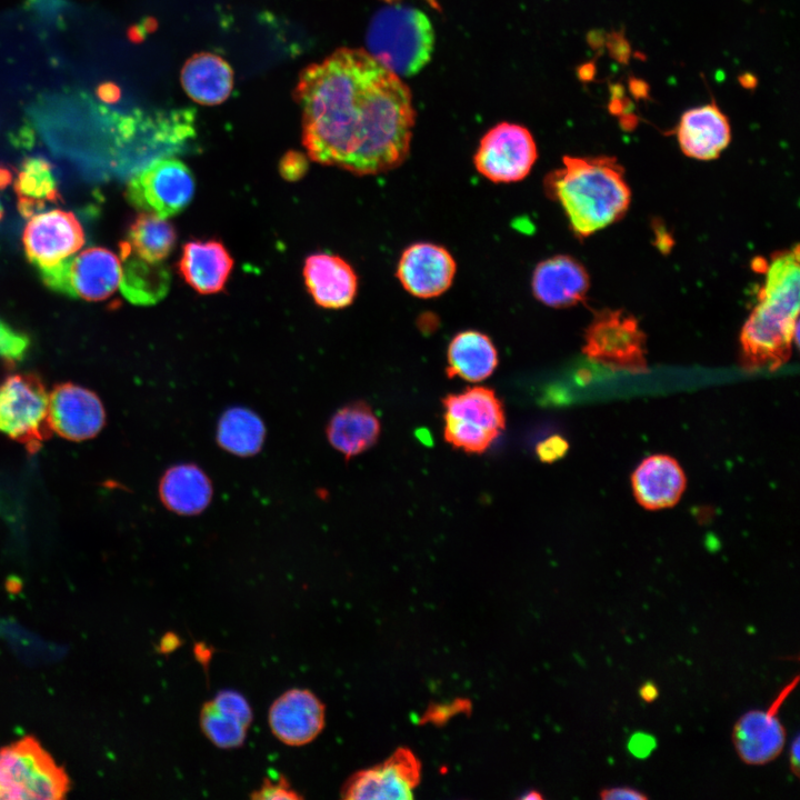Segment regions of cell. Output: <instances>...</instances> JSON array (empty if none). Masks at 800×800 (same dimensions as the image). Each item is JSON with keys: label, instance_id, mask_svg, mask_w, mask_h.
<instances>
[{"label": "cell", "instance_id": "1", "mask_svg": "<svg viewBox=\"0 0 800 800\" xmlns=\"http://www.w3.org/2000/svg\"><path fill=\"white\" fill-rule=\"evenodd\" d=\"M296 98L312 160L358 176L406 160L414 124L410 90L367 50L342 48L306 68Z\"/></svg>", "mask_w": 800, "mask_h": 800}, {"label": "cell", "instance_id": "2", "mask_svg": "<svg viewBox=\"0 0 800 800\" xmlns=\"http://www.w3.org/2000/svg\"><path fill=\"white\" fill-rule=\"evenodd\" d=\"M799 288L798 247L778 252L766 267L758 303L741 330L744 368L774 370L789 359L798 337Z\"/></svg>", "mask_w": 800, "mask_h": 800}, {"label": "cell", "instance_id": "3", "mask_svg": "<svg viewBox=\"0 0 800 800\" xmlns=\"http://www.w3.org/2000/svg\"><path fill=\"white\" fill-rule=\"evenodd\" d=\"M544 184L579 237L616 222L630 204L631 192L623 169L609 157H564L563 167L552 171Z\"/></svg>", "mask_w": 800, "mask_h": 800}, {"label": "cell", "instance_id": "4", "mask_svg": "<svg viewBox=\"0 0 800 800\" xmlns=\"http://www.w3.org/2000/svg\"><path fill=\"white\" fill-rule=\"evenodd\" d=\"M367 51L380 64L408 77L430 60L434 33L428 17L411 7L394 4L378 11L367 36Z\"/></svg>", "mask_w": 800, "mask_h": 800}, {"label": "cell", "instance_id": "5", "mask_svg": "<svg viewBox=\"0 0 800 800\" xmlns=\"http://www.w3.org/2000/svg\"><path fill=\"white\" fill-rule=\"evenodd\" d=\"M69 791L68 773L37 738L0 748V800H59Z\"/></svg>", "mask_w": 800, "mask_h": 800}, {"label": "cell", "instance_id": "6", "mask_svg": "<svg viewBox=\"0 0 800 800\" xmlns=\"http://www.w3.org/2000/svg\"><path fill=\"white\" fill-rule=\"evenodd\" d=\"M444 439L468 453H482L506 427L501 401L487 387H472L442 400Z\"/></svg>", "mask_w": 800, "mask_h": 800}, {"label": "cell", "instance_id": "7", "mask_svg": "<svg viewBox=\"0 0 800 800\" xmlns=\"http://www.w3.org/2000/svg\"><path fill=\"white\" fill-rule=\"evenodd\" d=\"M0 432L36 451L52 433L49 393L33 373H17L0 383Z\"/></svg>", "mask_w": 800, "mask_h": 800}, {"label": "cell", "instance_id": "8", "mask_svg": "<svg viewBox=\"0 0 800 800\" xmlns=\"http://www.w3.org/2000/svg\"><path fill=\"white\" fill-rule=\"evenodd\" d=\"M194 194V178L182 161L158 159L128 182L127 200L142 212L167 219L183 211Z\"/></svg>", "mask_w": 800, "mask_h": 800}, {"label": "cell", "instance_id": "9", "mask_svg": "<svg viewBox=\"0 0 800 800\" xmlns=\"http://www.w3.org/2000/svg\"><path fill=\"white\" fill-rule=\"evenodd\" d=\"M39 271L52 290L88 301L109 298L120 286L122 277L119 258L99 247L88 248L52 268Z\"/></svg>", "mask_w": 800, "mask_h": 800}, {"label": "cell", "instance_id": "10", "mask_svg": "<svg viewBox=\"0 0 800 800\" xmlns=\"http://www.w3.org/2000/svg\"><path fill=\"white\" fill-rule=\"evenodd\" d=\"M584 340L583 352L594 361L633 372L647 370L644 334L623 311L597 313Z\"/></svg>", "mask_w": 800, "mask_h": 800}, {"label": "cell", "instance_id": "11", "mask_svg": "<svg viewBox=\"0 0 800 800\" xmlns=\"http://www.w3.org/2000/svg\"><path fill=\"white\" fill-rule=\"evenodd\" d=\"M537 157L530 131L520 124L503 122L482 137L473 162L478 172L493 182H516L529 174Z\"/></svg>", "mask_w": 800, "mask_h": 800}, {"label": "cell", "instance_id": "12", "mask_svg": "<svg viewBox=\"0 0 800 800\" xmlns=\"http://www.w3.org/2000/svg\"><path fill=\"white\" fill-rule=\"evenodd\" d=\"M421 778V763L406 747L396 749L374 767L357 771L341 788L348 800H408Z\"/></svg>", "mask_w": 800, "mask_h": 800}, {"label": "cell", "instance_id": "13", "mask_svg": "<svg viewBox=\"0 0 800 800\" xmlns=\"http://www.w3.org/2000/svg\"><path fill=\"white\" fill-rule=\"evenodd\" d=\"M22 242L29 261L43 270L76 254L84 234L73 213L52 209L29 217Z\"/></svg>", "mask_w": 800, "mask_h": 800}, {"label": "cell", "instance_id": "14", "mask_svg": "<svg viewBox=\"0 0 800 800\" xmlns=\"http://www.w3.org/2000/svg\"><path fill=\"white\" fill-rule=\"evenodd\" d=\"M797 681L798 677L783 688L767 710H749L736 721L732 743L738 757L746 764L763 766L776 760L782 752L787 732L777 713Z\"/></svg>", "mask_w": 800, "mask_h": 800}, {"label": "cell", "instance_id": "15", "mask_svg": "<svg viewBox=\"0 0 800 800\" xmlns=\"http://www.w3.org/2000/svg\"><path fill=\"white\" fill-rule=\"evenodd\" d=\"M49 423L52 432L67 440H88L104 427V407L93 391L72 382L59 383L49 393Z\"/></svg>", "mask_w": 800, "mask_h": 800}, {"label": "cell", "instance_id": "16", "mask_svg": "<svg viewBox=\"0 0 800 800\" xmlns=\"http://www.w3.org/2000/svg\"><path fill=\"white\" fill-rule=\"evenodd\" d=\"M268 724L282 743L300 747L312 742L326 724V707L309 689L292 688L270 706Z\"/></svg>", "mask_w": 800, "mask_h": 800}, {"label": "cell", "instance_id": "17", "mask_svg": "<svg viewBox=\"0 0 800 800\" xmlns=\"http://www.w3.org/2000/svg\"><path fill=\"white\" fill-rule=\"evenodd\" d=\"M457 264L450 252L438 244L417 242L401 254L397 277L410 294L434 298L452 284Z\"/></svg>", "mask_w": 800, "mask_h": 800}, {"label": "cell", "instance_id": "18", "mask_svg": "<svg viewBox=\"0 0 800 800\" xmlns=\"http://www.w3.org/2000/svg\"><path fill=\"white\" fill-rule=\"evenodd\" d=\"M308 292L319 307L342 309L350 306L358 291V276L341 257L313 253L303 266Z\"/></svg>", "mask_w": 800, "mask_h": 800}, {"label": "cell", "instance_id": "19", "mask_svg": "<svg viewBox=\"0 0 800 800\" xmlns=\"http://www.w3.org/2000/svg\"><path fill=\"white\" fill-rule=\"evenodd\" d=\"M677 139L686 156L712 160L730 143V123L716 102H710L689 109L681 116Z\"/></svg>", "mask_w": 800, "mask_h": 800}, {"label": "cell", "instance_id": "20", "mask_svg": "<svg viewBox=\"0 0 800 800\" xmlns=\"http://www.w3.org/2000/svg\"><path fill=\"white\" fill-rule=\"evenodd\" d=\"M584 267L569 256H554L537 264L532 291L542 303L553 308L573 306L583 300L589 289Z\"/></svg>", "mask_w": 800, "mask_h": 800}, {"label": "cell", "instance_id": "21", "mask_svg": "<svg viewBox=\"0 0 800 800\" xmlns=\"http://www.w3.org/2000/svg\"><path fill=\"white\" fill-rule=\"evenodd\" d=\"M631 482L639 504L649 510H659L679 501L686 488V476L676 459L654 454L637 467Z\"/></svg>", "mask_w": 800, "mask_h": 800}, {"label": "cell", "instance_id": "22", "mask_svg": "<svg viewBox=\"0 0 800 800\" xmlns=\"http://www.w3.org/2000/svg\"><path fill=\"white\" fill-rule=\"evenodd\" d=\"M232 268V257L223 243L216 240L184 243L178 262L183 280L200 294L222 291Z\"/></svg>", "mask_w": 800, "mask_h": 800}, {"label": "cell", "instance_id": "23", "mask_svg": "<svg viewBox=\"0 0 800 800\" xmlns=\"http://www.w3.org/2000/svg\"><path fill=\"white\" fill-rule=\"evenodd\" d=\"M181 84L189 98L204 106L223 102L233 87V71L220 56L202 52L192 56L181 70Z\"/></svg>", "mask_w": 800, "mask_h": 800}, {"label": "cell", "instance_id": "24", "mask_svg": "<svg viewBox=\"0 0 800 800\" xmlns=\"http://www.w3.org/2000/svg\"><path fill=\"white\" fill-rule=\"evenodd\" d=\"M381 426L372 409L363 401L339 409L329 421L327 436L330 444L346 458L357 456L372 447Z\"/></svg>", "mask_w": 800, "mask_h": 800}, {"label": "cell", "instance_id": "25", "mask_svg": "<svg viewBox=\"0 0 800 800\" xmlns=\"http://www.w3.org/2000/svg\"><path fill=\"white\" fill-rule=\"evenodd\" d=\"M159 493L168 509L179 514L192 516L208 507L212 498V486L199 467L181 463L164 472Z\"/></svg>", "mask_w": 800, "mask_h": 800}, {"label": "cell", "instance_id": "26", "mask_svg": "<svg viewBox=\"0 0 800 800\" xmlns=\"http://www.w3.org/2000/svg\"><path fill=\"white\" fill-rule=\"evenodd\" d=\"M447 374L479 382L492 374L498 366V352L491 339L476 330L457 333L447 351Z\"/></svg>", "mask_w": 800, "mask_h": 800}, {"label": "cell", "instance_id": "27", "mask_svg": "<svg viewBox=\"0 0 800 800\" xmlns=\"http://www.w3.org/2000/svg\"><path fill=\"white\" fill-rule=\"evenodd\" d=\"M123 261L120 288L132 303L149 306L163 299L170 288L169 269L160 262H149L130 252L124 242L120 244Z\"/></svg>", "mask_w": 800, "mask_h": 800}, {"label": "cell", "instance_id": "28", "mask_svg": "<svg viewBox=\"0 0 800 800\" xmlns=\"http://www.w3.org/2000/svg\"><path fill=\"white\" fill-rule=\"evenodd\" d=\"M266 428L259 416L250 409L233 407L223 412L217 428V440L228 452L240 457L260 451Z\"/></svg>", "mask_w": 800, "mask_h": 800}, {"label": "cell", "instance_id": "29", "mask_svg": "<svg viewBox=\"0 0 800 800\" xmlns=\"http://www.w3.org/2000/svg\"><path fill=\"white\" fill-rule=\"evenodd\" d=\"M174 227L156 214L141 212L131 223L127 240L131 253L149 262H161L174 248Z\"/></svg>", "mask_w": 800, "mask_h": 800}, {"label": "cell", "instance_id": "30", "mask_svg": "<svg viewBox=\"0 0 800 800\" xmlns=\"http://www.w3.org/2000/svg\"><path fill=\"white\" fill-rule=\"evenodd\" d=\"M14 189L19 196V210L30 217L47 201L59 199L57 181L51 166L41 158L27 159L18 171Z\"/></svg>", "mask_w": 800, "mask_h": 800}, {"label": "cell", "instance_id": "31", "mask_svg": "<svg viewBox=\"0 0 800 800\" xmlns=\"http://www.w3.org/2000/svg\"><path fill=\"white\" fill-rule=\"evenodd\" d=\"M199 723L204 737L220 749H233L242 746L249 728L218 708L212 700L202 704Z\"/></svg>", "mask_w": 800, "mask_h": 800}, {"label": "cell", "instance_id": "32", "mask_svg": "<svg viewBox=\"0 0 800 800\" xmlns=\"http://www.w3.org/2000/svg\"><path fill=\"white\" fill-rule=\"evenodd\" d=\"M29 348L28 336L0 318V358L14 364L27 356Z\"/></svg>", "mask_w": 800, "mask_h": 800}, {"label": "cell", "instance_id": "33", "mask_svg": "<svg viewBox=\"0 0 800 800\" xmlns=\"http://www.w3.org/2000/svg\"><path fill=\"white\" fill-rule=\"evenodd\" d=\"M212 701L218 708L250 727L252 709L241 693L234 690H222L216 694Z\"/></svg>", "mask_w": 800, "mask_h": 800}, {"label": "cell", "instance_id": "34", "mask_svg": "<svg viewBox=\"0 0 800 800\" xmlns=\"http://www.w3.org/2000/svg\"><path fill=\"white\" fill-rule=\"evenodd\" d=\"M250 798L252 799H272V800H284V799H301L302 796L292 788L286 776L278 774L277 778L266 777L261 786L254 790Z\"/></svg>", "mask_w": 800, "mask_h": 800}, {"label": "cell", "instance_id": "35", "mask_svg": "<svg viewBox=\"0 0 800 800\" xmlns=\"http://www.w3.org/2000/svg\"><path fill=\"white\" fill-rule=\"evenodd\" d=\"M306 157L298 151L287 152L280 160L279 172L288 181L300 180L308 171Z\"/></svg>", "mask_w": 800, "mask_h": 800}, {"label": "cell", "instance_id": "36", "mask_svg": "<svg viewBox=\"0 0 800 800\" xmlns=\"http://www.w3.org/2000/svg\"><path fill=\"white\" fill-rule=\"evenodd\" d=\"M568 448L569 444L562 437L551 436L537 446L536 452L541 461L553 462L563 457Z\"/></svg>", "mask_w": 800, "mask_h": 800}, {"label": "cell", "instance_id": "37", "mask_svg": "<svg viewBox=\"0 0 800 800\" xmlns=\"http://www.w3.org/2000/svg\"><path fill=\"white\" fill-rule=\"evenodd\" d=\"M602 800H646L648 796L632 787L603 788L599 792Z\"/></svg>", "mask_w": 800, "mask_h": 800}, {"label": "cell", "instance_id": "38", "mask_svg": "<svg viewBox=\"0 0 800 800\" xmlns=\"http://www.w3.org/2000/svg\"><path fill=\"white\" fill-rule=\"evenodd\" d=\"M630 752L638 757V758H644L651 753V751L656 747V740L653 737H650L646 733H636L632 737H630L629 743H628Z\"/></svg>", "mask_w": 800, "mask_h": 800}, {"label": "cell", "instance_id": "39", "mask_svg": "<svg viewBox=\"0 0 800 800\" xmlns=\"http://www.w3.org/2000/svg\"><path fill=\"white\" fill-rule=\"evenodd\" d=\"M608 49L611 56L626 63L630 57V46L623 34L620 32H613L608 37Z\"/></svg>", "mask_w": 800, "mask_h": 800}, {"label": "cell", "instance_id": "40", "mask_svg": "<svg viewBox=\"0 0 800 800\" xmlns=\"http://www.w3.org/2000/svg\"><path fill=\"white\" fill-rule=\"evenodd\" d=\"M181 644V640L174 632L164 633L158 644V651L162 654H168L174 651Z\"/></svg>", "mask_w": 800, "mask_h": 800}, {"label": "cell", "instance_id": "41", "mask_svg": "<svg viewBox=\"0 0 800 800\" xmlns=\"http://www.w3.org/2000/svg\"><path fill=\"white\" fill-rule=\"evenodd\" d=\"M789 764L791 773L794 777H799V766H800V738L797 733L793 741L791 742L790 751H789Z\"/></svg>", "mask_w": 800, "mask_h": 800}, {"label": "cell", "instance_id": "42", "mask_svg": "<svg viewBox=\"0 0 800 800\" xmlns=\"http://www.w3.org/2000/svg\"><path fill=\"white\" fill-rule=\"evenodd\" d=\"M639 696L644 702H653L659 696V689L652 681L643 682L639 688Z\"/></svg>", "mask_w": 800, "mask_h": 800}, {"label": "cell", "instance_id": "43", "mask_svg": "<svg viewBox=\"0 0 800 800\" xmlns=\"http://www.w3.org/2000/svg\"><path fill=\"white\" fill-rule=\"evenodd\" d=\"M196 658L203 664L208 666L209 660L212 656L211 649L207 648L203 643H197L194 646Z\"/></svg>", "mask_w": 800, "mask_h": 800}, {"label": "cell", "instance_id": "44", "mask_svg": "<svg viewBox=\"0 0 800 800\" xmlns=\"http://www.w3.org/2000/svg\"><path fill=\"white\" fill-rule=\"evenodd\" d=\"M642 84H643L642 81H638V80L632 81L631 89H632V93L636 97H642L647 93V87H646V84H644V87H642Z\"/></svg>", "mask_w": 800, "mask_h": 800}, {"label": "cell", "instance_id": "45", "mask_svg": "<svg viewBox=\"0 0 800 800\" xmlns=\"http://www.w3.org/2000/svg\"><path fill=\"white\" fill-rule=\"evenodd\" d=\"M10 180V173L9 171L4 169H0V187L6 186Z\"/></svg>", "mask_w": 800, "mask_h": 800}, {"label": "cell", "instance_id": "46", "mask_svg": "<svg viewBox=\"0 0 800 800\" xmlns=\"http://www.w3.org/2000/svg\"><path fill=\"white\" fill-rule=\"evenodd\" d=\"M541 798H543V796L539 791H536V790H531L527 794H523L521 797V799H524V800L541 799Z\"/></svg>", "mask_w": 800, "mask_h": 800}, {"label": "cell", "instance_id": "47", "mask_svg": "<svg viewBox=\"0 0 800 800\" xmlns=\"http://www.w3.org/2000/svg\"><path fill=\"white\" fill-rule=\"evenodd\" d=\"M744 78H746V80H747V79H748V74H744ZM749 82H750V80H749L748 83L746 84V87H748V88L750 87V86H749Z\"/></svg>", "mask_w": 800, "mask_h": 800}, {"label": "cell", "instance_id": "48", "mask_svg": "<svg viewBox=\"0 0 800 800\" xmlns=\"http://www.w3.org/2000/svg\"><path fill=\"white\" fill-rule=\"evenodd\" d=\"M1 217H2V207H1V202H0V220H1Z\"/></svg>", "mask_w": 800, "mask_h": 800}]
</instances>
